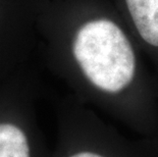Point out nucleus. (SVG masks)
<instances>
[{"mask_svg": "<svg viewBox=\"0 0 158 157\" xmlns=\"http://www.w3.org/2000/svg\"><path fill=\"white\" fill-rule=\"evenodd\" d=\"M73 54L85 76L97 88L122 91L135 75V55L123 31L108 19H96L80 29Z\"/></svg>", "mask_w": 158, "mask_h": 157, "instance_id": "obj_1", "label": "nucleus"}, {"mask_svg": "<svg viewBox=\"0 0 158 157\" xmlns=\"http://www.w3.org/2000/svg\"><path fill=\"white\" fill-rule=\"evenodd\" d=\"M138 32L150 45L158 47V0H126Z\"/></svg>", "mask_w": 158, "mask_h": 157, "instance_id": "obj_2", "label": "nucleus"}, {"mask_svg": "<svg viewBox=\"0 0 158 157\" xmlns=\"http://www.w3.org/2000/svg\"><path fill=\"white\" fill-rule=\"evenodd\" d=\"M0 157H31L28 138L15 123L0 122Z\"/></svg>", "mask_w": 158, "mask_h": 157, "instance_id": "obj_3", "label": "nucleus"}, {"mask_svg": "<svg viewBox=\"0 0 158 157\" xmlns=\"http://www.w3.org/2000/svg\"><path fill=\"white\" fill-rule=\"evenodd\" d=\"M69 157H103L99 154H96V153H92V152H79L77 154L69 156Z\"/></svg>", "mask_w": 158, "mask_h": 157, "instance_id": "obj_4", "label": "nucleus"}]
</instances>
